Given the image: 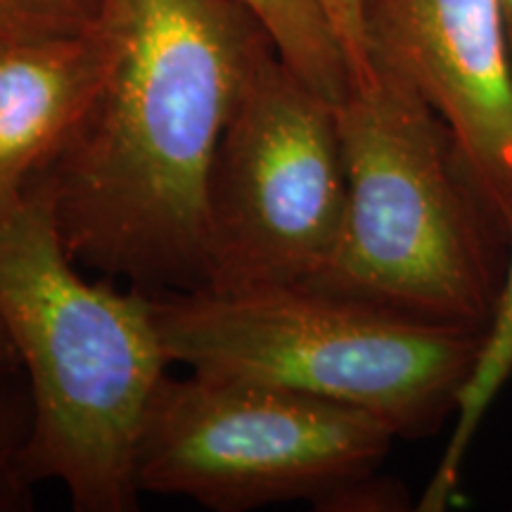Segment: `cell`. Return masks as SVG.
I'll list each match as a JSON object with an SVG mask.
<instances>
[{
	"label": "cell",
	"instance_id": "1",
	"mask_svg": "<svg viewBox=\"0 0 512 512\" xmlns=\"http://www.w3.org/2000/svg\"><path fill=\"white\" fill-rule=\"evenodd\" d=\"M98 29V86L29 185L79 268L147 294L202 290L211 166L275 46L238 0H102Z\"/></svg>",
	"mask_w": 512,
	"mask_h": 512
},
{
	"label": "cell",
	"instance_id": "4",
	"mask_svg": "<svg viewBox=\"0 0 512 512\" xmlns=\"http://www.w3.org/2000/svg\"><path fill=\"white\" fill-rule=\"evenodd\" d=\"M150 309L171 366L342 403L396 439L453 418L482 337L309 285L162 292Z\"/></svg>",
	"mask_w": 512,
	"mask_h": 512
},
{
	"label": "cell",
	"instance_id": "12",
	"mask_svg": "<svg viewBox=\"0 0 512 512\" xmlns=\"http://www.w3.org/2000/svg\"><path fill=\"white\" fill-rule=\"evenodd\" d=\"M31 430L27 380L19 377L0 392V512L31 508L34 484L24 475L22 453Z\"/></svg>",
	"mask_w": 512,
	"mask_h": 512
},
{
	"label": "cell",
	"instance_id": "8",
	"mask_svg": "<svg viewBox=\"0 0 512 512\" xmlns=\"http://www.w3.org/2000/svg\"><path fill=\"white\" fill-rule=\"evenodd\" d=\"M105 67L100 29L0 46V209L31 183Z\"/></svg>",
	"mask_w": 512,
	"mask_h": 512
},
{
	"label": "cell",
	"instance_id": "9",
	"mask_svg": "<svg viewBox=\"0 0 512 512\" xmlns=\"http://www.w3.org/2000/svg\"><path fill=\"white\" fill-rule=\"evenodd\" d=\"M512 377V230L508 238V261L498 285L494 306L486 328L479 337V347L470 375L458 394L456 411H453L451 437L446 441L437 470L425 491H422L415 510L441 512L451 505L456 496L460 477H463L465 460L475 444L482 422L489 415L505 382Z\"/></svg>",
	"mask_w": 512,
	"mask_h": 512
},
{
	"label": "cell",
	"instance_id": "3",
	"mask_svg": "<svg viewBox=\"0 0 512 512\" xmlns=\"http://www.w3.org/2000/svg\"><path fill=\"white\" fill-rule=\"evenodd\" d=\"M335 112L347 181L342 228L304 285L482 332L508 233L451 126L411 83L377 64Z\"/></svg>",
	"mask_w": 512,
	"mask_h": 512
},
{
	"label": "cell",
	"instance_id": "5",
	"mask_svg": "<svg viewBox=\"0 0 512 512\" xmlns=\"http://www.w3.org/2000/svg\"><path fill=\"white\" fill-rule=\"evenodd\" d=\"M394 439L384 422L342 403L166 373L140 430L138 489L216 512L290 501L323 510L344 486L380 470Z\"/></svg>",
	"mask_w": 512,
	"mask_h": 512
},
{
	"label": "cell",
	"instance_id": "6",
	"mask_svg": "<svg viewBox=\"0 0 512 512\" xmlns=\"http://www.w3.org/2000/svg\"><path fill=\"white\" fill-rule=\"evenodd\" d=\"M337 112L271 48L256 62L209 176V290L304 285L344 216Z\"/></svg>",
	"mask_w": 512,
	"mask_h": 512
},
{
	"label": "cell",
	"instance_id": "14",
	"mask_svg": "<svg viewBox=\"0 0 512 512\" xmlns=\"http://www.w3.org/2000/svg\"><path fill=\"white\" fill-rule=\"evenodd\" d=\"M320 5L328 12L332 29L349 57L354 83L368 79L373 74V62H370L366 27H363V0H320Z\"/></svg>",
	"mask_w": 512,
	"mask_h": 512
},
{
	"label": "cell",
	"instance_id": "15",
	"mask_svg": "<svg viewBox=\"0 0 512 512\" xmlns=\"http://www.w3.org/2000/svg\"><path fill=\"white\" fill-rule=\"evenodd\" d=\"M19 377H24L22 363H19L15 344H12L8 330H5L3 318H0V392H3L5 387H10L12 382H17Z\"/></svg>",
	"mask_w": 512,
	"mask_h": 512
},
{
	"label": "cell",
	"instance_id": "11",
	"mask_svg": "<svg viewBox=\"0 0 512 512\" xmlns=\"http://www.w3.org/2000/svg\"><path fill=\"white\" fill-rule=\"evenodd\" d=\"M100 12L102 0H0V46L88 34Z\"/></svg>",
	"mask_w": 512,
	"mask_h": 512
},
{
	"label": "cell",
	"instance_id": "7",
	"mask_svg": "<svg viewBox=\"0 0 512 512\" xmlns=\"http://www.w3.org/2000/svg\"><path fill=\"white\" fill-rule=\"evenodd\" d=\"M370 62L411 83L512 230V72L498 0H363Z\"/></svg>",
	"mask_w": 512,
	"mask_h": 512
},
{
	"label": "cell",
	"instance_id": "16",
	"mask_svg": "<svg viewBox=\"0 0 512 512\" xmlns=\"http://www.w3.org/2000/svg\"><path fill=\"white\" fill-rule=\"evenodd\" d=\"M498 10H501L505 50H508V62H510V72H512V0H498Z\"/></svg>",
	"mask_w": 512,
	"mask_h": 512
},
{
	"label": "cell",
	"instance_id": "10",
	"mask_svg": "<svg viewBox=\"0 0 512 512\" xmlns=\"http://www.w3.org/2000/svg\"><path fill=\"white\" fill-rule=\"evenodd\" d=\"M271 36L280 60L304 83L339 105L354 86L349 57L320 0H238Z\"/></svg>",
	"mask_w": 512,
	"mask_h": 512
},
{
	"label": "cell",
	"instance_id": "2",
	"mask_svg": "<svg viewBox=\"0 0 512 512\" xmlns=\"http://www.w3.org/2000/svg\"><path fill=\"white\" fill-rule=\"evenodd\" d=\"M0 318L31 399L29 482H57L76 512L138 510L140 430L171 366L150 294L88 283L34 185L0 209Z\"/></svg>",
	"mask_w": 512,
	"mask_h": 512
},
{
	"label": "cell",
	"instance_id": "13",
	"mask_svg": "<svg viewBox=\"0 0 512 512\" xmlns=\"http://www.w3.org/2000/svg\"><path fill=\"white\" fill-rule=\"evenodd\" d=\"M408 508H411V496L406 486L380 475V470L347 484L323 505V510L328 512H396Z\"/></svg>",
	"mask_w": 512,
	"mask_h": 512
}]
</instances>
